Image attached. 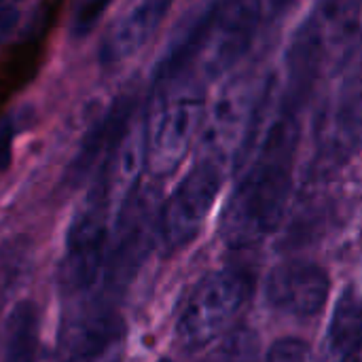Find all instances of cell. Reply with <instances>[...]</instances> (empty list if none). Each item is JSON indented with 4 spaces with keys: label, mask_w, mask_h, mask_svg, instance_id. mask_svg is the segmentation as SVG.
<instances>
[{
    "label": "cell",
    "mask_w": 362,
    "mask_h": 362,
    "mask_svg": "<svg viewBox=\"0 0 362 362\" xmlns=\"http://www.w3.org/2000/svg\"><path fill=\"white\" fill-rule=\"evenodd\" d=\"M303 104L284 95L280 112L263 132L221 218V235L227 246L250 248L278 229L293 191Z\"/></svg>",
    "instance_id": "6da1fadb"
},
{
    "label": "cell",
    "mask_w": 362,
    "mask_h": 362,
    "mask_svg": "<svg viewBox=\"0 0 362 362\" xmlns=\"http://www.w3.org/2000/svg\"><path fill=\"white\" fill-rule=\"evenodd\" d=\"M106 157L100 172L87 189L66 233V257L62 265V284L68 297L91 293L104 278L108 255V210H110V163Z\"/></svg>",
    "instance_id": "7a4b0ae2"
},
{
    "label": "cell",
    "mask_w": 362,
    "mask_h": 362,
    "mask_svg": "<svg viewBox=\"0 0 362 362\" xmlns=\"http://www.w3.org/2000/svg\"><path fill=\"white\" fill-rule=\"evenodd\" d=\"M362 40V0H320L286 51V74L316 83L327 62Z\"/></svg>",
    "instance_id": "3957f363"
},
{
    "label": "cell",
    "mask_w": 362,
    "mask_h": 362,
    "mask_svg": "<svg viewBox=\"0 0 362 362\" xmlns=\"http://www.w3.org/2000/svg\"><path fill=\"white\" fill-rule=\"evenodd\" d=\"M252 276L244 269L225 267L210 272L195 282L185 297L176 337L187 350H202L218 339L238 318L252 295Z\"/></svg>",
    "instance_id": "277c9868"
},
{
    "label": "cell",
    "mask_w": 362,
    "mask_h": 362,
    "mask_svg": "<svg viewBox=\"0 0 362 362\" xmlns=\"http://www.w3.org/2000/svg\"><path fill=\"white\" fill-rule=\"evenodd\" d=\"M144 127V161L153 176H170L187 157L204 123V93L195 85H170L161 91Z\"/></svg>",
    "instance_id": "5b68a950"
},
{
    "label": "cell",
    "mask_w": 362,
    "mask_h": 362,
    "mask_svg": "<svg viewBox=\"0 0 362 362\" xmlns=\"http://www.w3.org/2000/svg\"><path fill=\"white\" fill-rule=\"evenodd\" d=\"M223 161L206 155L176 185L157 216V231L165 250H182L199 235L223 189Z\"/></svg>",
    "instance_id": "8992f818"
},
{
    "label": "cell",
    "mask_w": 362,
    "mask_h": 362,
    "mask_svg": "<svg viewBox=\"0 0 362 362\" xmlns=\"http://www.w3.org/2000/svg\"><path fill=\"white\" fill-rule=\"evenodd\" d=\"M57 333V362H95L123 333V320L106 297H68Z\"/></svg>",
    "instance_id": "52a82bcc"
},
{
    "label": "cell",
    "mask_w": 362,
    "mask_h": 362,
    "mask_svg": "<svg viewBox=\"0 0 362 362\" xmlns=\"http://www.w3.org/2000/svg\"><path fill=\"white\" fill-rule=\"evenodd\" d=\"M267 83H252L250 78H240L225 89V93L214 102L206 125H204V146L210 148L218 161H223L225 151L242 159V151L255 138L257 115L263 112L267 100Z\"/></svg>",
    "instance_id": "ba28073f"
},
{
    "label": "cell",
    "mask_w": 362,
    "mask_h": 362,
    "mask_svg": "<svg viewBox=\"0 0 362 362\" xmlns=\"http://www.w3.org/2000/svg\"><path fill=\"white\" fill-rule=\"evenodd\" d=\"M362 146V66L344 83L318 132L316 163L320 170H337Z\"/></svg>",
    "instance_id": "9c48e42d"
},
{
    "label": "cell",
    "mask_w": 362,
    "mask_h": 362,
    "mask_svg": "<svg viewBox=\"0 0 362 362\" xmlns=\"http://www.w3.org/2000/svg\"><path fill=\"white\" fill-rule=\"evenodd\" d=\"M331 293V276L325 267L312 261H284L265 278L267 303L288 316H318Z\"/></svg>",
    "instance_id": "30bf717a"
},
{
    "label": "cell",
    "mask_w": 362,
    "mask_h": 362,
    "mask_svg": "<svg viewBox=\"0 0 362 362\" xmlns=\"http://www.w3.org/2000/svg\"><path fill=\"white\" fill-rule=\"evenodd\" d=\"M170 4L172 0H129L106 30L98 47V62L110 68L134 57L159 30Z\"/></svg>",
    "instance_id": "8fae6325"
},
{
    "label": "cell",
    "mask_w": 362,
    "mask_h": 362,
    "mask_svg": "<svg viewBox=\"0 0 362 362\" xmlns=\"http://www.w3.org/2000/svg\"><path fill=\"white\" fill-rule=\"evenodd\" d=\"M136 110V100L134 95H121L115 100V104L93 123V127L87 132L83 138L76 157L70 165V176L74 180L83 178L100 159V163L115 155L117 148L121 146L123 138L129 132L132 125V115Z\"/></svg>",
    "instance_id": "7c38bea8"
},
{
    "label": "cell",
    "mask_w": 362,
    "mask_h": 362,
    "mask_svg": "<svg viewBox=\"0 0 362 362\" xmlns=\"http://www.w3.org/2000/svg\"><path fill=\"white\" fill-rule=\"evenodd\" d=\"M329 348L337 362H356L362 352V297L346 288L337 299L329 322Z\"/></svg>",
    "instance_id": "4fadbf2b"
},
{
    "label": "cell",
    "mask_w": 362,
    "mask_h": 362,
    "mask_svg": "<svg viewBox=\"0 0 362 362\" xmlns=\"http://www.w3.org/2000/svg\"><path fill=\"white\" fill-rule=\"evenodd\" d=\"M40 314L34 301H17L2 327L0 362H36Z\"/></svg>",
    "instance_id": "5bb4252c"
},
{
    "label": "cell",
    "mask_w": 362,
    "mask_h": 362,
    "mask_svg": "<svg viewBox=\"0 0 362 362\" xmlns=\"http://www.w3.org/2000/svg\"><path fill=\"white\" fill-rule=\"evenodd\" d=\"M110 2L112 0H72V8H70V34L74 38L87 36L98 25V21L102 19V15L110 6Z\"/></svg>",
    "instance_id": "9a60e30c"
},
{
    "label": "cell",
    "mask_w": 362,
    "mask_h": 362,
    "mask_svg": "<svg viewBox=\"0 0 362 362\" xmlns=\"http://www.w3.org/2000/svg\"><path fill=\"white\" fill-rule=\"evenodd\" d=\"M263 362H314L312 348L299 337H282L272 344Z\"/></svg>",
    "instance_id": "2e32d148"
},
{
    "label": "cell",
    "mask_w": 362,
    "mask_h": 362,
    "mask_svg": "<svg viewBox=\"0 0 362 362\" xmlns=\"http://www.w3.org/2000/svg\"><path fill=\"white\" fill-rule=\"evenodd\" d=\"M17 134V119L4 117L0 121V178L13 161V142Z\"/></svg>",
    "instance_id": "e0dca14e"
},
{
    "label": "cell",
    "mask_w": 362,
    "mask_h": 362,
    "mask_svg": "<svg viewBox=\"0 0 362 362\" xmlns=\"http://www.w3.org/2000/svg\"><path fill=\"white\" fill-rule=\"evenodd\" d=\"M15 19H17V13L13 11V6H0V40L11 32Z\"/></svg>",
    "instance_id": "ac0fdd59"
},
{
    "label": "cell",
    "mask_w": 362,
    "mask_h": 362,
    "mask_svg": "<svg viewBox=\"0 0 362 362\" xmlns=\"http://www.w3.org/2000/svg\"><path fill=\"white\" fill-rule=\"evenodd\" d=\"M295 0H269V15H278L282 11H286Z\"/></svg>",
    "instance_id": "d6986e66"
},
{
    "label": "cell",
    "mask_w": 362,
    "mask_h": 362,
    "mask_svg": "<svg viewBox=\"0 0 362 362\" xmlns=\"http://www.w3.org/2000/svg\"><path fill=\"white\" fill-rule=\"evenodd\" d=\"M8 2H13V0H0V6H11Z\"/></svg>",
    "instance_id": "ffe728a7"
},
{
    "label": "cell",
    "mask_w": 362,
    "mask_h": 362,
    "mask_svg": "<svg viewBox=\"0 0 362 362\" xmlns=\"http://www.w3.org/2000/svg\"><path fill=\"white\" fill-rule=\"evenodd\" d=\"M356 362H362V361H361V358H358V361H356Z\"/></svg>",
    "instance_id": "44dd1931"
}]
</instances>
